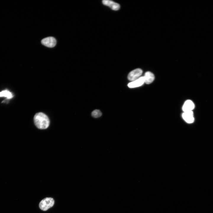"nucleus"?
<instances>
[{
    "label": "nucleus",
    "instance_id": "f257e3e1",
    "mask_svg": "<svg viewBox=\"0 0 213 213\" xmlns=\"http://www.w3.org/2000/svg\"><path fill=\"white\" fill-rule=\"evenodd\" d=\"M34 121L36 127L41 129H46L49 125V120L47 116L42 112L36 113L34 117Z\"/></svg>",
    "mask_w": 213,
    "mask_h": 213
},
{
    "label": "nucleus",
    "instance_id": "f03ea898",
    "mask_svg": "<svg viewBox=\"0 0 213 213\" xmlns=\"http://www.w3.org/2000/svg\"><path fill=\"white\" fill-rule=\"evenodd\" d=\"M54 201L51 198H46L43 199L39 204L40 209L43 211H46L52 207L54 204Z\"/></svg>",
    "mask_w": 213,
    "mask_h": 213
},
{
    "label": "nucleus",
    "instance_id": "7ed1b4c3",
    "mask_svg": "<svg viewBox=\"0 0 213 213\" xmlns=\"http://www.w3.org/2000/svg\"><path fill=\"white\" fill-rule=\"evenodd\" d=\"M43 45L50 48L54 47L56 45L57 41L56 39L52 37H49L43 39L41 41Z\"/></svg>",
    "mask_w": 213,
    "mask_h": 213
},
{
    "label": "nucleus",
    "instance_id": "20e7f679",
    "mask_svg": "<svg viewBox=\"0 0 213 213\" xmlns=\"http://www.w3.org/2000/svg\"><path fill=\"white\" fill-rule=\"evenodd\" d=\"M143 71L139 68L136 69L131 71L128 76V79L130 81H134L139 78Z\"/></svg>",
    "mask_w": 213,
    "mask_h": 213
},
{
    "label": "nucleus",
    "instance_id": "39448f33",
    "mask_svg": "<svg viewBox=\"0 0 213 213\" xmlns=\"http://www.w3.org/2000/svg\"><path fill=\"white\" fill-rule=\"evenodd\" d=\"M102 3L104 5L109 7L114 11L118 10L120 8L119 4L112 1L103 0L102 1Z\"/></svg>",
    "mask_w": 213,
    "mask_h": 213
},
{
    "label": "nucleus",
    "instance_id": "423d86ee",
    "mask_svg": "<svg viewBox=\"0 0 213 213\" xmlns=\"http://www.w3.org/2000/svg\"><path fill=\"white\" fill-rule=\"evenodd\" d=\"M144 83L143 76L141 77L128 84V86L130 88L138 87L142 85Z\"/></svg>",
    "mask_w": 213,
    "mask_h": 213
},
{
    "label": "nucleus",
    "instance_id": "0eeeda50",
    "mask_svg": "<svg viewBox=\"0 0 213 213\" xmlns=\"http://www.w3.org/2000/svg\"><path fill=\"white\" fill-rule=\"evenodd\" d=\"M182 116L183 119L188 123H192L194 121L192 111L184 112Z\"/></svg>",
    "mask_w": 213,
    "mask_h": 213
},
{
    "label": "nucleus",
    "instance_id": "6e6552de",
    "mask_svg": "<svg viewBox=\"0 0 213 213\" xmlns=\"http://www.w3.org/2000/svg\"><path fill=\"white\" fill-rule=\"evenodd\" d=\"M193 103L191 100L186 101L184 103L182 109L184 112L192 111L194 108Z\"/></svg>",
    "mask_w": 213,
    "mask_h": 213
},
{
    "label": "nucleus",
    "instance_id": "1a4fd4ad",
    "mask_svg": "<svg viewBox=\"0 0 213 213\" xmlns=\"http://www.w3.org/2000/svg\"><path fill=\"white\" fill-rule=\"evenodd\" d=\"M144 83L147 84L152 83L154 79V75L152 72L147 71L146 72L143 76Z\"/></svg>",
    "mask_w": 213,
    "mask_h": 213
},
{
    "label": "nucleus",
    "instance_id": "9d476101",
    "mask_svg": "<svg viewBox=\"0 0 213 213\" xmlns=\"http://www.w3.org/2000/svg\"><path fill=\"white\" fill-rule=\"evenodd\" d=\"M5 97L9 99L12 98L13 95L9 91L5 90L0 92V97Z\"/></svg>",
    "mask_w": 213,
    "mask_h": 213
},
{
    "label": "nucleus",
    "instance_id": "9b49d317",
    "mask_svg": "<svg viewBox=\"0 0 213 213\" xmlns=\"http://www.w3.org/2000/svg\"><path fill=\"white\" fill-rule=\"evenodd\" d=\"M102 115L101 112L99 110L96 109L93 111L91 113L92 116L95 118L100 117Z\"/></svg>",
    "mask_w": 213,
    "mask_h": 213
}]
</instances>
